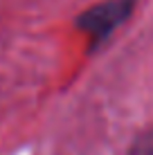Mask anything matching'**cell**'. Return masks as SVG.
Masks as SVG:
<instances>
[{
  "mask_svg": "<svg viewBox=\"0 0 153 155\" xmlns=\"http://www.w3.org/2000/svg\"><path fill=\"white\" fill-rule=\"evenodd\" d=\"M128 9H131V0H110V2H104L90 12H86V16L81 18V25L90 34L104 36L126 18Z\"/></svg>",
  "mask_w": 153,
  "mask_h": 155,
  "instance_id": "1",
  "label": "cell"
},
{
  "mask_svg": "<svg viewBox=\"0 0 153 155\" xmlns=\"http://www.w3.org/2000/svg\"><path fill=\"white\" fill-rule=\"evenodd\" d=\"M133 155H153V133L146 137H142L135 146V153Z\"/></svg>",
  "mask_w": 153,
  "mask_h": 155,
  "instance_id": "2",
  "label": "cell"
}]
</instances>
